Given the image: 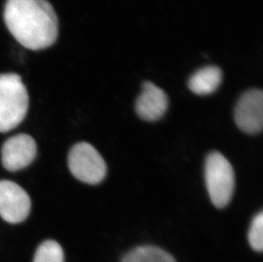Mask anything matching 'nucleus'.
Segmentation results:
<instances>
[{"label":"nucleus","mask_w":263,"mask_h":262,"mask_svg":"<svg viewBox=\"0 0 263 262\" xmlns=\"http://www.w3.org/2000/svg\"><path fill=\"white\" fill-rule=\"evenodd\" d=\"M4 16L10 33L29 50L46 49L58 39V15L47 0H7Z\"/></svg>","instance_id":"nucleus-1"},{"label":"nucleus","mask_w":263,"mask_h":262,"mask_svg":"<svg viewBox=\"0 0 263 262\" xmlns=\"http://www.w3.org/2000/svg\"><path fill=\"white\" fill-rule=\"evenodd\" d=\"M168 106L169 100L163 89L151 82L143 84L136 102V111L141 119L149 122L159 120L166 113Z\"/></svg>","instance_id":"nucleus-8"},{"label":"nucleus","mask_w":263,"mask_h":262,"mask_svg":"<svg viewBox=\"0 0 263 262\" xmlns=\"http://www.w3.org/2000/svg\"><path fill=\"white\" fill-rule=\"evenodd\" d=\"M37 155V144L32 136L19 134L5 141L2 147L3 165L15 172L28 167Z\"/></svg>","instance_id":"nucleus-7"},{"label":"nucleus","mask_w":263,"mask_h":262,"mask_svg":"<svg viewBox=\"0 0 263 262\" xmlns=\"http://www.w3.org/2000/svg\"><path fill=\"white\" fill-rule=\"evenodd\" d=\"M122 262H176L165 250L154 246H141L127 254Z\"/></svg>","instance_id":"nucleus-10"},{"label":"nucleus","mask_w":263,"mask_h":262,"mask_svg":"<svg viewBox=\"0 0 263 262\" xmlns=\"http://www.w3.org/2000/svg\"><path fill=\"white\" fill-rule=\"evenodd\" d=\"M222 80L220 68L214 66L203 67L192 75L189 87L192 92L199 96H207L216 91Z\"/></svg>","instance_id":"nucleus-9"},{"label":"nucleus","mask_w":263,"mask_h":262,"mask_svg":"<svg viewBox=\"0 0 263 262\" xmlns=\"http://www.w3.org/2000/svg\"><path fill=\"white\" fill-rule=\"evenodd\" d=\"M31 199L20 185L13 181H0V216L11 224L23 222L29 215Z\"/></svg>","instance_id":"nucleus-5"},{"label":"nucleus","mask_w":263,"mask_h":262,"mask_svg":"<svg viewBox=\"0 0 263 262\" xmlns=\"http://www.w3.org/2000/svg\"><path fill=\"white\" fill-rule=\"evenodd\" d=\"M206 188L211 202L216 208L226 207L234 194L235 176L231 163L222 154H209L204 165Z\"/></svg>","instance_id":"nucleus-3"},{"label":"nucleus","mask_w":263,"mask_h":262,"mask_svg":"<svg viewBox=\"0 0 263 262\" xmlns=\"http://www.w3.org/2000/svg\"><path fill=\"white\" fill-rule=\"evenodd\" d=\"M249 244L256 251L261 252L263 249V213L254 217L248 233Z\"/></svg>","instance_id":"nucleus-12"},{"label":"nucleus","mask_w":263,"mask_h":262,"mask_svg":"<svg viewBox=\"0 0 263 262\" xmlns=\"http://www.w3.org/2000/svg\"><path fill=\"white\" fill-rule=\"evenodd\" d=\"M235 123L247 134L261 132L263 126V94L260 89L246 92L238 100L234 111Z\"/></svg>","instance_id":"nucleus-6"},{"label":"nucleus","mask_w":263,"mask_h":262,"mask_svg":"<svg viewBox=\"0 0 263 262\" xmlns=\"http://www.w3.org/2000/svg\"><path fill=\"white\" fill-rule=\"evenodd\" d=\"M29 97L16 73L0 74V132L15 129L25 119Z\"/></svg>","instance_id":"nucleus-2"},{"label":"nucleus","mask_w":263,"mask_h":262,"mask_svg":"<svg viewBox=\"0 0 263 262\" xmlns=\"http://www.w3.org/2000/svg\"><path fill=\"white\" fill-rule=\"evenodd\" d=\"M33 262H64V253L58 242L47 240L37 248Z\"/></svg>","instance_id":"nucleus-11"},{"label":"nucleus","mask_w":263,"mask_h":262,"mask_svg":"<svg viewBox=\"0 0 263 262\" xmlns=\"http://www.w3.org/2000/svg\"><path fill=\"white\" fill-rule=\"evenodd\" d=\"M68 167L75 178L89 185L99 184L107 175L104 159L87 142H80L72 146L68 154Z\"/></svg>","instance_id":"nucleus-4"}]
</instances>
